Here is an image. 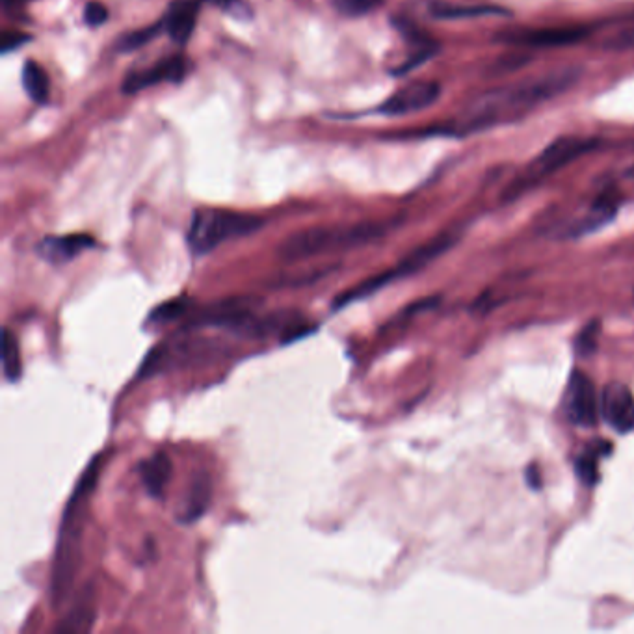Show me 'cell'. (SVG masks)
I'll return each mask as SVG.
<instances>
[{"instance_id": "cell-1", "label": "cell", "mask_w": 634, "mask_h": 634, "mask_svg": "<svg viewBox=\"0 0 634 634\" xmlns=\"http://www.w3.org/2000/svg\"><path fill=\"white\" fill-rule=\"evenodd\" d=\"M579 79V69L564 67L556 69L538 79L525 80L495 92L482 95L478 101L467 108L462 119L465 133H478L491 127H497L502 121L521 118L532 108L555 99L556 95L566 92L569 86Z\"/></svg>"}, {"instance_id": "cell-2", "label": "cell", "mask_w": 634, "mask_h": 634, "mask_svg": "<svg viewBox=\"0 0 634 634\" xmlns=\"http://www.w3.org/2000/svg\"><path fill=\"white\" fill-rule=\"evenodd\" d=\"M99 467L101 456L93 458V462L80 476L62 516L51 573V601L54 608L64 607L75 588V581L82 566L84 527L88 521V508L93 491L97 486Z\"/></svg>"}, {"instance_id": "cell-3", "label": "cell", "mask_w": 634, "mask_h": 634, "mask_svg": "<svg viewBox=\"0 0 634 634\" xmlns=\"http://www.w3.org/2000/svg\"><path fill=\"white\" fill-rule=\"evenodd\" d=\"M387 229L389 224H380V222L309 227L283 240L278 250L279 259L287 263H296V261H305L318 255L333 253V251L354 250L384 237Z\"/></svg>"}, {"instance_id": "cell-4", "label": "cell", "mask_w": 634, "mask_h": 634, "mask_svg": "<svg viewBox=\"0 0 634 634\" xmlns=\"http://www.w3.org/2000/svg\"><path fill=\"white\" fill-rule=\"evenodd\" d=\"M263 225L265 220L259 216L203 209L192 216L188 229V246L196 255H207L229 240L253 235Z\"/></svg>"}, {"instance_id": "cell-5", "label": "cell", "mask_w": 634, "mask_h": 634, "mask_svg": "<svg viewBox=\"0 0 634 634\" xmlns=\"http://www.w3.org/2000/svg\"><path fill=\"white\" fill-rule=\"evenodd\" d=\"M456 235L452 233H443L439 237L432 238L430 242H426L423 246H419L417 250L411 251L408 257H404L395 268L382 272L378 276H372V278L359 283L356 287L348 289L343 292L335 302H333V311H339L344 309L346 305L354 304L357 300H363V298H369L372 294H376L378 291H382L387 285L395 283L398 279L408 278L411 274L423 270L424 266L430 265L434 259H437L439 255H443L445 251L450 250L456 242Z\"/></svg>"}, {"instance_id": "cell-6", "label": "cell", "mask_w": 634, "mask_h": 634, "mask_svg": "<svg viewBox=\"0 0 634 634\" xmlns=\"http://www.w3.org/2000/svg\"><path fill=\"white\" fill-rule=\"evenodd\" d=\"M597 146H599V140L595 138H581V136L556 138L555 142H551L536 159L530 162L527 175L523 177V183L540 181L553 173L560 172L571 162L592 153Z\"/></svg>"}, {"instance_id": "cell-7", "label": "cell", "mask_w": 634, "mask_h": 634, "mask_svg": "<svg viewBox=\"0 0 634 634\" xmlns=\"http://www.w3.org/2000/svg\"><path fill=\"white\" fill-rule=\"evenodd\" d=\"M564 411L569 423L582 428L595 426L599 421V397L595 391L594 382L582 374L573 372L569 378L566 397H564Z\"/></svg>"}, {"instance_id": "cell-8", "label": "cell", "mask_w": 634, "mask_h": 634, "mask_svg": "<svg viewBox=\"0 0 634 634\" xmlns=\"http://www.w3.org/2000/svg\"><path fill=\"white\" fill-rule=\"evenodd\" d=\"M441 95V86L432 80L411 82L393 93L384 105L378 108L385 116H408L421 112L424 108L434 105Z\"/></svg>"}, {"instance_id": "cell-9", "label": "cell", "mask_w": 634, "mask_h": 634, "mask_svg": "<svg viewBox=\"0 0 634 634\" xmlns=\"http://www.w3.org/2000/svg\"><path fill=\"white\" fill-rule=\"evenodd\" d=\"M599 413L603 421L620 434L634 430V397L631 389L620 382H612L599 397Z\"/></svg>"}, {"instance_id": "cell-10", "label": "cell", "mask_w": 634, "mask_h": 634, "mask_svg": "<svg viewBox=\"0 0 634 634\" xmlns=\"http://www.w3.org/2000/svg\"><path fill=\"white\" fill-rule=\"evenodd\" d=\"M186 60L183 56H172L159 62L157 66L144 71H133L123 80V93H138L160 82H181L186 75Z\"/></svg>"}, {"instance_id": "cell-11", "label": "cell", "mask_w": 634, "mask_h": 634, "mask_svg": "<svg viewBox=\"0 0 634 634\" xmlns=\"http://www.w3.org/2000/svg\"><path fill=\"white\" fill-rule=\"evenodd\" d=\"M588 36V28L586 27H558V28H540V30H525L519 34H512L508 40L517 45H525V47H564V45H573L579 43Z\"/></svg>"}, {"instance_id": "cell-12", "label": "cell", "mask_w": 634, "mask_h": 634, "mask_svg": "<svg viewBox=\"0 0 634 634\" xmlns=\"http://www.w3.org/2000/svg\"><path fill=\"white\" fill-rule=\"evenodd\" d=\"M95 240L90 235H64V237H45L36 250L40 253L41 259L53 263V265H64L79 257L82 251L92 250Z\"/></svg>"}, {"instance_id": "cell-13", "label": "cell", "mask_w": 634, "mask_h": 634, "mask_svg": "<svg viewBox=\"0 0 634 634\" xmlns=\"http://www.w3.org/2000/svg\"><path fill=\"white\" fill-rule=\"evenodd\" d=\"M97 618V599L95 590L90 584L84 586V590L77 595L75 603L67 610L64 620L56 627V633L79 634L90 633Z\"/></svg>"}, {"instance_id": "cell-14", "label": "cell", "mask_w": 634, "mask_h": 634, "mask_svg": "<svg viewBox=\"0 0 634 634\" xmlns=\"http://www.w3.org/2000/svg\"><path fill=\"white\" fill-rule=\"evenodd\" d=\"M201 0H177L164 17V32L170 34L175 43L190 40L198 21Z\"/></svg>"}, {"instance_id": "cell-15", "label": "cell", "mask_w": 634, "mask_h": 634, "mask_svg": "<svg viewBox=\"0 0 634 634\" xmlns=\"http://www.w3.org/2000/svg\"><path fill=\"white\" fill-rule=\"evenodd\" d=\"M618 209H620V201L616 198V194H601V198L595 199L592 207L582 216L581 220L569 227V237H582V235L594 233L603 225L612 222L614 216L618 214Z\"/></svg>"}, {"instance_id": "cell-16", "label": "cell", "mask_w": 634, "mask_h": 634, "mask_svg": "<svg viewBox=\"0 0 634 634\" xmlns=\"http://www.w3.org/2000/svg\"><path fill=\"white\" fill-rule=\"evenodd\" d=\"M138 475L142 478L147 493L155 499H162L168 484L172 480L173 465L168 454L157 452L155 456L147 458L138 465Z\"/></svg>"}, {"instance_id": "cell-17", "label": "cell", "mask_w": 634, "mask_h": 634, "mask_svg": "<svg viewBox=\"0 0 634 634\" xmlns=\"http://www.w3.org/2000/svg\"><path fill=\"white\" fill-rule=\"evenodd\" d=\"M211 497V476L207 475V473H199V475L194 478V482H192V486H190V491H188V495H186L185 508L181 510L179 519H181L183 523H194V521H198L199 517L207 512V508H209V504H211Z\"/></svg>"}, {"instance_id": "cell-18", "label": "cell", "mask_w": 634, "mask_h": 634, "mask_svg": "<svg viewBox=\"0 0 634 634\" xmlns=\"http://www.w3.org/2000/svg\"><path fill=\"white\" fill-rule=\"evenodd\" d=\"M21 80H23L25 92H27L28 97H30L34 103L45 105V103L49 101L51 84H49L47 73L41 69L40 64H36L34 60H28L27 64L23 66Z\"/></svg>"}, {"instance_id": "cell-19", "label": "cell", "mask_w": 634, "mask_h": 634, "mask_svg": "<svg viewBox=\"0 0 634 634\" xmlns=\"http://www.w3.org/2000/svg\"><path fill=\"white\" fill-rule=\"evenodd\" d=\"M2 369H4V378L10 382H17L23 374V361H21L19 344H17L14 333L8 328H4L2 331Z\"/></svg>"}, {"instance_id": "cell-20", "label": "cell", "mask_w": 634, "mask_h": 634, "mask_svg": "<svg viewBox=\"0 0 634 634\" xmlns=\"http://www.w3.org/2000/svg\"><path fill=\"white\" fill-rule=\"evenodd\" d=\"M432 15L441 21H454V19H476V17H486V15L502 14L501 8H486V6H452V4H441L437 2L430 8Z\"/></svg>"}, {"instance_id": "cell-21", "label": "cell", "mask_w": 634, "mask_h": 634, "mask_svg": "<svg viewBox=\"0 0 634 634\" xmlns=\"http://www.w3.org/2000/svg\"><path fill=\"white\" fill-rule=\"evenodd\" d=\"M610 450L608 443H597L594 447L582 452L581 458L575 463L577 467V475L581 478L582 482L586 486H594L599 478V471H597V460L599 456H605V452Z\"/></svg>"}, {"instance_id": "cell-22", "label": "cell", "mask_w": 634, "mask_h": 634, "mask_svg": "<svg viewBox=\"0 0 634 634\" xmlns=\"http://www.w3.org/2000/svg\"><path fill=\"white\" fill-rule=\"evenodd\" d=\"M192 307V300L188 296H179V298H173L170 302H164L160 304L149 318L147 322L153 324V326H159V324H170L173 320H179V318L185 317L186 313L190 311Z\"/></svg>"}, {"instance_id": "cell-23", "label": "cell", "mask_w": 634, "mask_h": 634, "mask_svg": "<svg viewBox=\"0 0 634 634\" xmlns=\"http://www.w3.org/2000/svg\"><path fill=\"white\" fill-rule=\"evenodd\" d=\"M162 30H164V21L153 25V27L142 28V30L131 32V34H127L125 38L119 40L118 49L119 51H134V49H140L142 45H146L147 41L155 40Z\"/></svg>"}, {"instance_id": "cell-24", "label": "cell", "mask_w": 634, "mask_h": 634, "mask_svg": "<svg viewBox=\"0 0 634 634\" xmlns=\"http://www.w3.org/2000/svg\"><path fill=\"white\" fill-rule=\"evenodd\" d=\"M380 4H382V0H333L335 10L339 14L348 15V17H361V15L370 14Z\"/></svg>"}, {"instance_id": "cell-25", "label": "cell", "mask_w": 634, "mask_h": 634, "mask_svg": "<svg viewBox=\"0 0 634 634\" xmlns=\"http://www.w3.org/2000/svg\"><path fill=\"white\" fill-rule=\"evenodd\" d=\"M108 19V12H106L105 6L99 4V2H90L86 8H84V23L88 27H101L103 23H106Z\"/></svg>"}, {"instance_id": "cell-26", "label": "cell", "mask_w": 634, "mask_h": 634, "mask_svg": "<svg viewBox=\"0 0 634 634\" xmlns=\"http://www.w3.org/2000/svg\"><path fill=\"white\" fill-rule=\"evenodd\" d=\"M597 333H599V324H592V326H588V328L579 335V339H577V350H579L581 354H584V356H588V354L594 352L595 343H597Z\"/></svg>"}, {"instance_id": "cell-27", "label": "cell", "mask_w": 634, "mask_h": 634, "mask_svg": "<svg viewBox=\"0 0 634 634\" xmlns=\"http://www.w3.org/2000/svg\"><path fill=\"white\" fill-rule=\"evenodd\" d=\"M608 49H634V30H625L607 43Z\"/></svg>"}, {"instance_id": "cell-28", "label": "cell", "mask_w": 634, "mask_h": 634, "mask_svg": "<svg viewBox=\"0 0 634 634\" xmlns=\"http://www.w3.org/2000/svg\"><path fill=\"white\" fill-rule=\"evenodd\" d=\"M28 38L27 36H17V34H12V32H8L6 36H4V43H2V51L4 53H8V51H12V49H17L21 43H25Z\"/></svg>"}, {"instance_id": "cell-29", "label": "cell", "mask_w": 634, "mask_h": 634, "mask_svg": "<svg viewBox=\"0 0 634 634\" xmlns=\"http://www.w3.org/2000/svg\"><path fill=\"white\" fill-rule=\"evenodd\" d=\"M28 0H4V6L10 10V8H19L23 4H27Z\"/></svg>"}, {"instance_id": "cell-30", "label": "cell", "mask_w": 634, "mask_h": 634, "mask_svg": "<svg viewBox=\"0 0 634 634\" xmlns=\"http://www.w3.org/2000/svg\"><path fill=\"white\" fill-rule=\"evenodd\" d=\"M631 175H634V172H631Z\"/></svg>"}]
</instances>
